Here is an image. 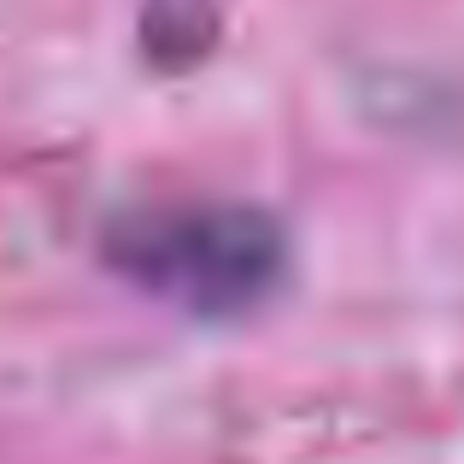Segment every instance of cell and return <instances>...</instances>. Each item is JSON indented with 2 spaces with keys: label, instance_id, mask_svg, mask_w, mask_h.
Listing matches in <instances>:
<instances>
[{
  "label": "cell",
  "instance_id": "6da1fadb",
  "mask_svg": "<svg viewBox=\"0 0 464 464\" xmlns=\"http://www.w3.org/2000/svg\"><path fill=\"white\" fill-rule=\"evenodd\" d=\"M112 265L159 300L224 317L271 295L283 276V236L247 206H165L112 229Z\"/></svg>",
  "mask_w": 464,
  "mask_h": 464
}]
</instances>
